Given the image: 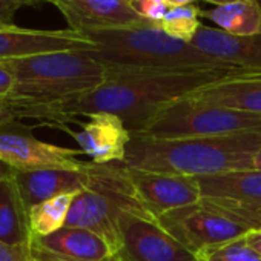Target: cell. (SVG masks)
I'll list each match as a JSON object with an SVG mask.
<instances>
[{
  "mask_svg": "<svg viewBox=\"0 0 261 261\" xmlns=\"http://www.w3.org/2000/svg\"><path fill=\"white\" fill-rule=\"evenodd\" d=\"M235 71L204 69L112 77L89 92L45 108L37 120L65 124L79 115L108 112L121 118L130 136L142 134L165 106L189 97Z\"/></svg>",
  "mask_w": 261,
  "mask_h": 261,
  "instance_id": "1",
  "label": "cell"
},
{
  "mask_svg": "<svg viewBox=\"0 0 261 261\" xmlns=\"http://www.w3.org/2000/svg\"><path fill=\"white\" fill-rule=\"evenodd\" d=\"M258 151H261V130L183 139L133 134L121 163L143 171L201 177L255 169L253 155Z\"/></svg>",
  "mask_w": 261,
  "mask_h": 261,
  "instance_id": "2",
  "label": "cell"
},
{
  "mask_svg": "<svg viewBox=\"0 0 261 261\" xmlns=\"http://www.w3.org/2000/svg\"><path fill=\"white\" fill-rule=\"evenodd\" d=\"M94 42L91 56L108 71V79L133 74L240 68L221 63L188 42L168 36L159 23L115 28L86 34Z\"/></svg>",
  "mask_w": 261,
  "mask_h": 261,
  "instance_id": "3",
  "label": "cell"
},
{
  "mask_svg": "<svg viewBox=\"0 0 261 261\" xmlns=\"http://www.w3.org/2000/svg\"><path fill=\"white\" fill-rule=\"evenodd\" d=\"M16 85L8 100L17 118L37 120L56 103L89 92L106 82V68L89 51H62L4 62Z\"/></svg>",
  "mask_w": 261,
  "mask_h": 261,
  "instance_id": "4",
  "label": "cell"
},
{
  "mask_svg": "<svg viewBox=\"0 0 261 261\" xmlns=\"http://www.w3.org/2000/svg\"><path fill=\"white\" fill-rule=\"evenodd\" d=\"M123 211L145 212L121 163H85V183L75 194L66 226L85 227L106 238L118 250L117 218Z\"/></svg>",
  "mask_w": 261,
  "mask_h": 261,
  "instance_id": "5",
  "label": "cell"
},
{
  "mask_svg": "<svg viewBox=\"0 0 261 261\" xmlns=\"http://www.w3.org/2000/svg\"><path fill=\"white\" fill-rule=\"evenodd\" d=\"M258 130H261V114L203 101L189 95L159 111L142 136L154 139H183Z\"/></svg>",
  "mask_w": 261,
  "mask_h": 261,
  "instance_id": "6",
  "label": "cell"
},
{
  "mask_svg": "<svg viewBox=\"0 0 261 261\" xmlns=\"http://www.w3.org/2000/svg\"><path fill=\"white\" fill-rule=\"evenodd\" d=\"M201 203L250 230L261 229V169L195 177Z\"/></svg>",
  "mask_w": 261,
  "mask_h": 261,
  "instance_id": "7",
  "label": "cell"
},
{
  "mask_svg": "<svg viewBox=\"0 0 261 261\" xmlns=\"http://www.w3.org/2000/svg\"><path fill=\"white\" fill-rule=\"evenodd\" d=\"M117 224L120 261H198L194 252L146 212L123 211Z\"/></svg>",
  "mask_w": 261,
  "mask_h": 261,
  "instance_id": "8",
  "label": "cell"
},
{
  "mask_svg": "<svg viewBox=\"0 0 261 261\" xmlns=\"http://www.w3.org/2000/svg\"><path fill=\"white\" fill-rule=\"evenodd\" d=\"M157 220L177 241L195 255L241 238L250 232L246 226L201 201L189 207L168 212Z\"/></svg>",
  "mask_w": 261,
  "mask_h": 261,
  "instance_id": "9",
  "label": "cell"
},
{
  "mask_svg": "<svg viewBox=\"0 0 261 261\" xmlns=\"http://www.w3.org/2000/svg\"><path fill=\"white\" fill-rule=\"evenodd\" d=\"M82 151L39 140L33 129L19 120L0 124V162L13 171L36 169H80Z\"/></svg>",
  "mask_w": 261,
  "mask_h": 261,
  "instance_id": "10",
  "label": "cell"
},
{
  "mask_svg": "<svg viewBox=\"0 0 261 261\" xmlns=\"http://www.w3.org/2000/svg\"><path fill=\"white\" fill-rule=\"evenodd\" d=\"M124 169L142 209L154 218L201 201L195 177L143 171L129 166H124Z\"/></svg>",
  "mask_w": 261,
  "mask_h": 261,
  "instance_id": "11",
  "label": "cell"
},
{
  "mask_svg": "<svg viewBox=\"0 0 261 261\" xmlns=\"http://www.w3.org/2000/svg\"><path fill=\"white\" fill-rule=\"evenodd\" d=\"M54 5L66 19L69 30L85 36L152 23L139 16L129 0H56Z\"/></svg>",
  "mask_w": 261,
  "mask_h": 261,
  "instance_id": "12",
  "label": "cell"
},
{
  "mask_svg": "<svg viewBox=\"0 0 261 261\" xmlns=\"http://www.w3.org/2000/svg\"><path fill=\"white\" fill-rule=\"evenodd\" d=\"M94 42L74 30H28L10 27L0 30V62L23 59L30 56L62 53V51H91Z\"/></svg>",
  "mask_w": 261,
  "mask_h": 261,
  "instance_id": "13",
  "label": "cell"
},
{
  "mask_svg": "<svg viewBox=\"0 0 261 261\" xmlns=\"http://www.w3.org/2000/svg\"><path fill=\"white\" fill-rule=\"evenodd\" d=\"M80 151L92 163H121L130 143V133L120 117L108 112L88 115L80 133L74 134Z\"/></svg>",
  "mask_w": 261,
  "mask_h": 261,
  "instance_id": "14",
  "label": "cell"
},
{
  "mask_svg": "<svg viewBox=\"0 0 261 261\" xmlns=\"http://www.w3.org/2000/svg\"><path fill=\"white\" fill-rule=\"evenodd\" d=\"M203 54L246 71H261V34L233 36L201 25L191 42Z\"/></svg>",
  "mask_w": 261,
  "mask_h": 261,
  "instance_id": "15",
  "label": "cell"
},
{
  "mask_svg": "<svg viewBox=\"0 0 261 261\" xmlns=\"http://www.w3.org/2000/svg\"><path fill=\"white\" fill-rule=\"evenodd\" d=\"M33 244L66 261H109L117 256L106 238L85 227L65 226L48 237L34 238Z\"/></svg>",
  "mask_w": 261,
  "mask_h": 261,
  "instance_id": "16",
  "label": "cell"
},
{
  "mask_svg": "<svg viewBox=\"0 0 261 261\" xmlns=\"http://www.w3.org/2000/svg\"><path fill=\"white\" fill-rule=\"evenodd\" d=\"M13 178L30 211L33 206L63 194H77L85 183V163L80 169L13 171Z\"/></svg>",
  "mask_w": 261,
  "mask_h": 261,
  "instance_id": "17",
  "label": "cell"
},
{
  "mask_svg": "<svg viewBox=\"0 0 261 261\" xmlns=\"http://www.w3.org/2000/svg\"><path fill=\"white\" fill-rule=\"evenodd\" d=\"M191 97L261 114V71H235Z\"/></svg>",
  "mask_w": 261,
  "mask_h": 261,
  "instance_id": "18",
  "label": "cell"
},
{
  "mask_svg": "<svg viewBox=\"0 0 261 261\" xmlns=\"http://www.w3.org/2000/svg\"><path fill=\"white\" fill-rule=\"evenodd\" d=\"M0 241L8 244H31L30 211L27 209L13 172L0 183Z\"/></svg>",
  "mask_w": 261,
  "mask_h": 261,
  "instance_id": "19",
  "label": "cell"
},
{
  "mask_svg": "<svg viewBox=\"0 0 261 261\" xmlns=\"http://www.w3.org/2000/svg\"><path fill=\"white\" fill-rule=\"evenodd\" d=\"M201 17L211 19L220 30L233 36L261 34V0H235L209 11L201 10Z\"/></svg>",
  "mask_w": 261,
  "mask_h": 261,
  "instance_id": "20",
  "label": "cell"
},
{
  "mask_svg": "<svg viewBox=\"0 0 261 261\" xmlns=\"http://www.w3.org/2000/svg\"><path fill=\"white\" fill-rule=\"evenodd\" d=\"M74 197L75 194H63L30 209V229L33 240L48 237L66 226Z\"/></svg>",
  "mask_w": 261,
  "mask_h": 261,
  "instance_id": "21",
  "label": "cell"
},
{
  "mask_svg": "<svg viewBox=\"0 0 261 261\" xmlns=\"http://www.w3.org/2000/svg\"><path fill=\"white\" fill-rule=\"evenodd\" d=\"M200 19H201V10L189 4L185 7L169 8L166 16L162 19L159 25L168 36L191 43L197 31L203 25Z\"/></svg>",
  "mask_w": 261,
  "mask_h": 261,
  "instance_id": "22",
  "label": "cell"
},
{
  "mask_svg": "<svg viewBox=\"0 0 261 261\" xmlns=\"http://www.w3.org/2000/svg\"><path fill=\"white\" fill-rule=\"evenodd\" d=\"M197 258L198 261H261V255L246 241V235L206 249L200 252Z\"/></svg>",
  "mask_w": 261,
  "mask_h": 261,
  "instance_id": "23",
  "label": "cell"
},
{
  "mask_svg": "<svg viewBox=\"0 0 261 261\" xmlns=\"http://www.w3.org/2000/svg\"><path fill=\"white\" fill-rule=\"evenodd\" d=\"M133 7L139 13V16L152 23H160L169 10L165 0H134Z\"/></svg>",
  "mask_w": 261,
  "mask_h": 261,
  "instance_id": "24",
  "label": "cell"
},
{
  "mask_svg": "<svg viewBox=\"0 0 261 261\" xmlns=\"http://www.w3.org/2000/svg\"><path fill=\"white\" fill-rule=\"evenodd\" d=\"M31 244H8L0 241V261H33Z\"/></svg>",
  "mask_w": 261,
  "mask_h": 261,
  "instance_id": "25",
  "label": "cell"
},
{
  "mask_svg": "<svg viewBox=\"0 0 261 261\" xmlns=\"http://www.w3.org/2000/svg\"><path fill=\"white\" fill-rule=\"evenodd\" d=\"M37 4L36 0H0V30L14 27L16 13L27 7Z\"/></svg>",
  "mask_w": 261,
  "mask_h": 261,
  "instance_id": "26",
  "label": "cell"
},
{
  "mask_svg": "<svg viewBox=\"0 0 261 261\" xmlns=\"http://www.w3.org/2000/svg\"><path fill=\"white\" fill-rule=\"evenodd\" d=\"M16 85L13 72L7 68L4 62H0V97H10Z\"/></svg>",
  "mask_w": 261,
  "mask_h": 261,
  "instance_id": "27",
  "label": "cell"
},
{
  "mask_svg": "<svg viewBox=\"0 0 261 261\" xmlns=\"http://www.w3.org/2000/svg\"><path fill=\"white\" fill-rule=\"evenodd\" d=\"M14 120H19L14 106L11 105L8 97H0V124L14 121Z\"/></svg>",
  "mask_w": 261,
  "mask_h": 261,
  "instance_id": "28",
  "label": "cell"
},
{
  "mask_svg": "<svg viewBox=\"0 0 261 261\" xmlns=\"http://www.w3.org/2000/svg\"><path fill=\"white\" fill-rule=\"evenodd\" d=\"M33 256H34L33 261H66V259L57 258V256H54V255H51V253L42 250V249H39V247L34 246V244H33ZM109 261H120V258L115 256V258H112V259H109Z\"/></svg>",
  "mask_w": 261,
  "mask_h": 261,
  "instance_id": "29",
  "label": "cell"
},
{
  "mask_svg": "<svg viewBox=\"0 0 261 261\" xmlns=\"http://www.w3.org/2000/svg\"><path fill=\"white\" fill-rule=\"evenodd\" d=\"M246 241L261 255V230H250L246 235Z\"/></svg>",
  "mask_w": 261,
  "mask_h": 261,
  "instance_id": "30",
  "label": "cell"
},
{
  "mask_svg": "<svg viewBox=\"0 0 261 261\" xmlns=\"http://www.w3.org/2000/svg\"><path fill=\"white\" fill-rule=\"evenodd\" d=\"M11 172H13V169L8 165H5L4 162H0V183H2L5 178H8L11 175Z\"/></svg>",
  "mask_w": 261,
  "mask_h": 261,
  "instance_id": "31",
  "label": "cell"
},
{
  "mask_svg": "<svg viewBox=\"0 0 261 261\" xmlns=\"http://www.w3.org/2000/svg\"><path fill=\"white\" fill-rule=\"evenodd\" d=\"M194 0H165V4L169 7V8H175V7H185V5H189L192 4Z\"/></svg>",
  "mask_w": 261,
  "mask_h": 261,
  "instance_id": "32",
  "label": "cell"
},
{
  "mask_svg": "<svg viewBox=\"0 0 261 261\" xmlns=\"http://www.w3.org/2000/svg\"><path fill=\"white\" fill-rule=\"evenodd\" d=\"M253 168L255 169H261V151H258L253 155Z\"/></svg>",
  "mask_w": 261,
  "mask_h": 261,
  "instance_id": "33",
  "label": "cell"
},
{
  "mask_svg": "<svg viewBox=\"0 0 261 261\" xmlns=\"http://www.w3.org/2000/svg\"><path fill=\"white\" fill-rule=\"evenodd\" d=\"M204 2H209V4H214V5H224V4H230V2H235V0H204Z\"/></svg>",
  "mask_w": 261,
  "mask_h": 261,
  "instance_id": "34",
  "label": "cell"
},
{
  "mask_svg": "<svg viewBox=\"0 0 261 261\" xmlns=\"http://www.w3.org/2000/svg\"><path fill=\"white\" fill-rule=\"evenodd\" d=\"M37 2H49V4H54L56 0H37Z\"/></svg>",
  "mask_w": 261,
  "mask_h": 261,
  "instance_id": "35",
  "label": "cell"
},
{
  "mask_svg": "<svg viewBox=\"0 0 261 261\" xmlns=\"http://www.w3.org/2000/svg\"><path fill=\"white\" fill-rule=\"evenodd\" d=\"M129 2H134V0H129Z\"/></svg>",
  "mask_w": 261,
  "mask_h": 261,
  "instance_id": "36",
  "label": "cell"
},
{
  "mask_svg": "<svg viewBox=\"0 0 261 261\" xmlns=\"http://www.w3.org/2000/svg\"><path fill=\"white\" fill-rule=\"evenodd\" d=\"M36 2H37V0H36Z\"/></svg>",
  "mask_w": 261,
  "mask_h": 261,
  "instance_id": "37",
  "label": "cell"
},
{
  "mask_svg": "<svg viewBox=\"0 0 261 261\" xmlns=\"http://www.w3.org/2000/svg\"><path fill=\"white\" fill-rule=\"evenodd\" d=\"M259 230H261V229H259Z\"/></svg>",
  "mask_w": 261,
  "mask_h": 261,
  "instance_id": "38",
  "label": "cell"
},
{
  "mask_svg": "<svg viewBox=\"0 0 261 261\" xmlns=\"http://www.w3.org/2000/svg\"><path fill=\"white\" fill-rule=\"evenodd\" d=\"M2 30H4V28H2Z\"/></svg>",
  "mask_w": 261,
  "mask_h": 261,
  "instance_id": "39",
  "label": "cell"
}]
</instances>
